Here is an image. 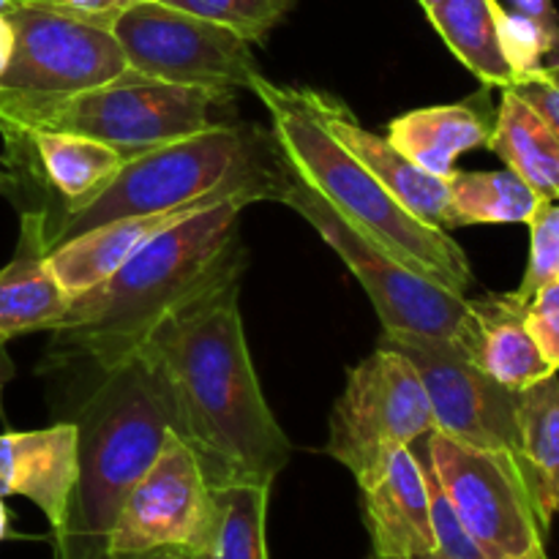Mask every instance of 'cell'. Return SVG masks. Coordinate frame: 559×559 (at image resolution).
Masks as SVG:
<instances>
[{
	"mask_svg": "<svg viewBox=\"0 0 559 559\" xmlns=\"http://www.w3.org/2000/svg\"><path fill=\"white\" fill-rule=\"evenodd\" d=\"M557 374H559V371H557Z\"/></svg>",
	"mask_w": 559,
	"mask_h": 559,
	"instance_id": "42",
	"label": "cell"
},
{
	"mask_svg": "<svg viewBox=\"0 0 559 559\" xmlns=\"http://www.w3.org/2000/svg\"><path fill=\"white\" fill-rule=\"evenodd\" d=\"M11 55H14V27H11L9 16L0 9V76L9 69Z\"/></svg>",
	"mask_w": 559,
	"mask_h": 559,
	"instance_id": "33",
	"label": "cell"
},
{
	"mask_svg": "<svg viewBox=\"0 0 559 559\" xmlns=\"http://www.w3.org/2000/svg\"><path fill=\"white\" fill-rule=\"evenodd\" d=\"M527 559H549V555H546V549H540L538 555H533V557H527Z\"/></svg>",
	"mask_w": 559,
	"mask_h": 559,
	"instance_id": "40",
	"label": "cell"
},
{
	"mask_svg": "<svg viewBox=\"0 0 559 559\" xmlns=\"http://www.w3.org/2000/svg\"><path fill=\"white\" fill-rule=\"evenodd\" d=\"M435 431V413L415 366L399 349L380 347L349 369L331 413L325 453L366 480L399 448Z\"/></svg>",
	"mask_w": 559,
	"mask_h": 559,
	"instance_id": "9",
	"label": "cell"
},
{
	"mask_svg": "<svg viewBox=\"0 0 559 559\" xmlns=\"http://www.w3.org/2000/svg\"><path fill=\"white\" fill-rule=\"evenodd\" d=\"M287 180L289 167L271 131L222 120L200 134L126 158L96 197L47 218V246L52 251L115 218L183 207L205 197L282 200Z\"/></svg>",
	"mask_w": 559,
	"mask_h": 559,
	"instance_id": "4",
	"label": "cell"
},
{
	"mask_svg": "<svg viewBox=\"0 0 559 559\" xmlns=\"http://www.w3.org/2000/svg\"><path fill=\"white\" fill-rule=\"evenodd\" d=\"M112 31L131 74L147 80L238 93L262 74L254 44L240 33L158 0L126 9Z\"/></svg>",
	"mask_w": 559,
	"mask_h": 559,
	"instance_id": "11",
	"label": "cell"
},
{
	"mask_svg": "<svg viewBox=\"0 0 559 559\" xmlns=\"http://www.w3.org/2000/svg\"><path fill=\"white\" fill-rule=\"evenodd\" d=\"M20 194V178L0 162V197H9V200H16Z\"/></svg>",
	"mask_w": 559,
	"mask_h": 559,
	"instance_id": "34",
	"label": "cell"
},
{
	"mask_svg": "<svg viewBox=\"0 0 559 559\" xmlns=\"http://www.w3.org/2000/svg\"><path fill=\"white\" fill-rule=\"evenodd\" d=\"M271 486L213 489V522L200 559H267L265 522Z\"/></svg>",
	"mask_w": 559,
	"mask_h": 559,
	"instance_id": "26",
	"label": "cell"
},
{
	"mask_svg": "<svg viewBox=\"0 0 559 559\" xmlns=\"http://www.w3.org/2000/svg\"><path fill=\"white\" fill-rule=\"evenodd\" d=\"M524 306L513 293L469 298V320L456 342L486 377L513 393L557 374L527 331Z\"/></svg>",
	"mask_w": 559,
	"mask_h": 559,
	"instance_id": "18",
	"label": "cell"
},
{
	"mask_svg": "<svg viewBox=\"0 0 559 559\" xmlns=\"http://www.w3.org/2000/svg\"><path fill=\"white\" fill-rule=\"evenodd\" d=\"M140 355L167 393L173 435L194 453L211 489L273 486L293 445L265 402L246 344L238 278L167 317Z\"/></svg>",
	"mask_w": 559,
	"mask_h": 559,
	"instance_id": "1",
	"label": "cell"
},
{
	"mask_svg": "<svg viewBox=\"0 0 559 559\" xmlns=\"http://www.w3.org/2000/svg\"><path fill=\"white\" fill-rule=\"evenodd\" d=\"M11 377H14V364H11L9 353H5L3 342H0V399H3V388L9 385Z\"/></svg>",
	"mask_w": 559,
	"mask_h": 559,
	"instance_id": "36",
	"label": "cell"
},
{
	"mask_svg": "<svg viewBox=\"0 0 559 559\" xmlns=\"http://www.w3.org/2000/svg\"><path fill=\"white\" fill-rule=\"evenodd\" d=\"M364 524L377 557L435 555L437 538L431 527L429 486L420 459L413 448H399L377 473L360 480Z\"/></svg>",
	"mask_w": 559,
	"mask_h": 559,
	"instance_id": "15",
	"label": "cell"
},
{
	"mask_svg": "<svg viewBox=\"0 0 559 559\" xmlns=\"http://www.w3.org/2000/svg\"><path fill=\"white\" fill-rule=\"evenodd\" d=\"M369 559H442L440 555H424V557H377V555H371Z\"/></svg>",
	"mask_w": 559,
	"mask_h": 559,
	"instance_id": "38",
	"label": "cell"
},
{
	"mask_svg": "<svg viewBox=\"0 0 559 559\" xmlns=\"http://www.w3.org/2000/svg\"><path fill=\"white\" fill-rule=\"evenodd\" d=\"M249 205V197H233L186 218L147 240L98 287L76 295L52 331L41 369L107 374L134 358L167 317L207 289L240 278V213Z\"/></svg>",
	"mask_w": 559,
	"mask_h": 559,
	"instance_id": "2",
	"label": "cell"
},
{
	"mask_svg": "<svg viewBox=\"0 0 559 559\" xmlns=\"http://www.w3.org/2000/svg\"><path fill=\"white\" fill-rule=\"evenodd\" d=\"M511 91L519 93L559 134V60L519 76Z\"/></svg>",
	"mask_w": 559,
	"mask_h": 559,
	"instance_id": "30",
	"label": "cell"
},
{
	"mask_svg": "<svg viewBox=\"0 0 559 559\" xmlns=\"http://www.w3.org/2000/svg\"><path fill=\"white\" fill-rule=\"evenodd\" d=\"M74 424L76 484L63 524L52 533L55 559H109V535L126 495L173 435L167 393L145 355L102 374Z\"/></svg>",
	"mask_w": 559,
	"mask_h": 559,
	"instance_id": "3",
	"label": "cell"
},
{
	"mask_svg": "<svg viewBox=\"0 0 559 559\" xmlns=\"http://www.w3.org/2000/svg\"><path fill=\"white\" fill-rule=\"evenodd\" d=\"M418 3H420V5H424V9H426V11H429V9H435V5H437V3H442V0H418Z\"/></svg>",
	"mask_w": 559,
	"mask_h": 559,
	"instance_id": "39",
	"label": "cell"
},
{
	"mask_svg": "<svg viewBox=\"0 0 559 559\" xmlns=\"http://www.w3.org/2000/svg\"><path fill=\"white\" fill-rule=\"evenodd\" d=\"M109 559H200L189 551H147V555H120Z\"/></svg>",
	"mask_w": 559,
	"mask_h": 559,
	"instance_id": "35",
	"label": "cell"
},
{
	"mask_svg": "<svg viewBox=\"0 0 559 559\" xmlns=\"http://www.w3.org/2000/svg\"><path fill=\"white\" fill-rule=\"evenodd\" d=\"M213 522V489L194 453L175 435L140 475L120 506L109 535V557L189 551L200 557Z\"/></svg>",
	"mask_w": 559,
	"mask_h": 559,
	"instance_id": "12",
	"label": "cell"
},
{
	"mask_svg": "<svg viewBox=\"0 0 559 559\" xmlns=\"http://www.w3.org/2000/svg\"><path fill=\"white\" fill-rule=\"evenodd\" d=\"M524 322L540 355L559 371V278L535 289L524 306Z\"/></svg>",
	"mask_w": 559,
	"mask_h": 559,
	"instance_id": "29",
	"label": "cell"
},
{
	"mask_svg": "<svg viewBox=\"0 0 559 559\" xmlns=\"http://www.w3.org/2000/svg\"><path fill=\"white\" fill-rule=\"evenodd\" d=\"M233 102L235 91L175 85L129 71L109 85L74 96L0 107V136L11 142L38 129L69 131L104 142L131 158L229 120L218 118V112L233 107Z\"/></svg>",
	"mask_w": 559,
	"mask_h": 559,
	"instance_id": "6",
	"label": "cell"
},
{
	"mask_svg": "<svg viewBox=\"0 0 559 559\" xmlns=\"http://www.w3.org/2000/svg\"><path fill=\"white\" fill-rule=\"evenodd\" d=\"M530 227V260L524 271L522 284L513 289L519 300L527 304L535 289L544 284L557 282L559 278V200H544L533 218L527 222Z\"/></svg>",
	"mask_w": 559,
	"mask_h": 559,
	"instance_id": "28",
	"label": "cell"
},
{
	"mask_svg": "<svg viewBox=\"0 0 559 559\" xmlns=\"http://www.w3.org/2000/svg\"><path fill=\"white\" fill-rule=\"evenodd\" d=\"M508 3H511V11H516V14L540 22V25L549 27V31H559V14L555 0H508Z\"/></svg>",
	"mask_w": 559,
	"mask_h": 559,
	"instance_id": "32",
	"label": "cell"
},
{
	"mask_svg": "<svg viewBox=\"0 0 559 559\" xmlns=\"http://www.w3.org/2000/svg\"><path fill=\"white\" fill-rule=\"evenodd\" d=\"M14 55L0 76V107L55 102L129 74L112 22L58 0H5Z\"/></svg>",
	"mask_w": 559,
	"mask_h": 559,
	"instance_id": "7",
	"label": "cell"
},
{
	"mask_svg": "<svg viewBox=\"0 0 559 559\" xmlns=\"http://www.w3.org/2000/svg\"><path fill=\"white\" fill-rule=\"evenodd\" d=\"M47 211H25L14 257L0 267V342L22 333L55 331L71 309V295L49 271Z\"/></svg>",
	"mask_w": 559,
	"mask_h": 559,
	"instance_id": "19",
	"label": "cell"
},
{
	"mask_svg": "<svg viewBox=\"0 0 559 559\" xmlns=\"http://www.w3.org/2000/svg\"><path fill=\"white\" fill-rule=\"evenodd\" d=\"M224 200H233V197H205V200H197L183 207H169V211L156 213H136V216L115 218V222L102 224V227L87 229V233L63 240V243H58L49 251V271L58 278L60 287H63L71 298H76V295L98 287L104 278L112 276V273L118 271L136 249H142L147 240L167 233V229L178 227L186 218L197 216V213L207 211V207L218 205V202Z\"/></svg>",
	"mask_w": 559,
	"mask_h": 559,
	"instance_id": "16",
	"label": "cell"
},
{
	"mask_svg": "<svg viewBox=\"0 0 559 559\" xmlns=\"http://www.w3.org/2000/svg\"><path fill=\"white\" fill-rule=\"evenodd\" d=\"M123 162V153L104 142L47 129L5 142L3 158V164L14 175L25 169L36 178L41 175L44 186H49L63 200L60 211H69L96 197L118 175Z\"/></svg>",
	"mask_w": 559,
	"mask_h": 559,
	"instance_id": "20",
	"label": "cell"
},
{
	"mask_svg": "<svg viewBox=\"0 0 559 559\" xmlns=\"http://www.w3.org/2000/svg\"><path fill=\"white\" fill-rule=\"evenodd\" d=\"M76 484V424L0 435V497H25L47 516L49 527L63 524Z\"/></svg>",
	"mask_w": 559,
	"mask_h": 559,
	"instance_id": "17",
	"label": "cell"
},
{
	"mask_svg": "<svg viewBox=\"0 0 559 559\" xmlns=\"http://www.w3.org/2000/svg\"><path fill=\"white\" fill-rule=\"evenodd\" d=\"M278 202L300 213L320 233V238L342 257L344 265L353 271V276L369 295L382 322V333L459 342L469 320L467 295L415 271L407 262L349 227L293 169H289L287 189Z\"/></svg>",
	"mask_w": 559,
	"mask_h": 559,
	"instance_id": "8",
	"label": "cell"
},
{
	"mask_svg": "<svg viewBox=\"0 0 559 559\" xmlns=\"http://www.w3.org/2000/svg\"><path fill=\"white\" fill-rule=\"evenodd\" d=\"M3 5H5V0H0V9H3Z\"/></svg>",
	"mask_w": 559,
	"mask_h": 559,
	"instance_id": "41",
	"label": "cell"
},
{
	"mask_svg": "<svg viewBox=\"0 0 559 559\" xmlns=\"http://www.w3.org/2000/svg\"><path fill=\"white\" fill-rule=\"evenodd\" d=\"M251 93L271 112V134L287 167L309 183L344 222L415 271L467 295L475 276L448 229L407 211L306 107L300 87L257 76Z\"/></svg>",
	"mask_w": 559,
	"mask_h": 559,
	"instance_id": "5",
	"label": "cell"
},
{
	"mask_svg": "<svg viewBox=\"0 0 559 559\" xmlns=\"http://www.w3.org/2000/svg\"><path fill=\"white\" fill-rule=\"evenodd\" d=\"M489 151L544 200H559V134L511 87L502 91Z\"/></svg>",
	"mask_w": 559,
	"mask_h": 559,
	"instance_id": "23",
	"label": "cell"
},
{
	"mask_svg": "<svg viewBox=\"0 0 559 559\" xmlns=\"http://www.w3.org/2000/svg\"><path fill=\"white\" fill-rule=\"evenodd\" d=\"M380 344L399 349L415 366L435 413V431L516 456L519 393L497 385L453 342L382 333Z\"/></svg>",
	"mask_w": 559,
	"mask_h": 559,
	"instance_id": "13",
	"label": "cell"
},
{
	"mask_svg": "<svg viewBox=\"0 0 559 559\" xmlns=\"http://www.w3.org/2000/svg\"><path fill=\"white\" fill-rule=\"evenodd\" d=\"M516 424L519 469L533 497L535 513L549 533L551 522L559 516V374L519 391Z\"/></svg>",
	"mask_w": 559,
	"mask_h": 559,
	"instance_id": "22",
	"label": "cell"
},
{
	"mask_svg": "<svg viewBox=\"0 0 559 559\" xmlns=\"http://www.w3.org/2000/svg\"><path fill=\"white\" fill-rule=\"evenodd\" d=\"M306 107L311 109L317 120L407 207L420 222L431 224L451 233V207H448V180L437 175L424 173L415 167L396 145H391L388 136L374 134L360 120L353 109L336 98L333 93L314 91V87H300Z\"/></svg>",
	"mask_w": 559,
	"mask_h": 559,
	"instance_id": "14",
	"label": "cell"
},
{
	"mask_svg": "<svg viewBox=\"0 0 559 559\" xmlns=\"http://www.w3.org/2000/svg\"><path fill=\"white\" fill-rule=\"evenodd\" d=\"M5 538H11V513L9 508H5L3 497H0V544H3Z\"/></svg>",
	"mask_w": 559,
	"mask_h": 559,
	"instance_id": "37",
	"label": "cell"
},
{
	"mask_svg": "<svg viewBox=\"0 0 559 559\" xmlns=\"http://www.w3.org/2000/svg\"><path fill=\"white\" fill-rule=\"evenodd\" d=\"M544 197L535 194L511 169L456 173L448 178L451 229L473 224H527Z\"/></svg>",
	"mask_w": 559,
	"mask_h": 559,
	"instance_id": "25",
	"label": "cell"
},
{
	"mask_svg": "<svg viewBox=\"0 0 559 559\" xmlns=\"http://www.w3.org/2000/svg\"><path fill=\"white\" fill-rule=\"evenodd\" d=\"M58 3L69 5V9L82 11V14L102 16V20L115 22L126 9L142 3V0H58Z\"/></svg>",
	"mask_w": 559,
	"mask_h": 559,
	"instance_id": "31",
	"label": "cell"
},
{
	"mask_svg": "<svg viewBox=\"0 0 559 559\" xmlns=\"http://www.w3.org/2000/svg\"><path fill=\"white\" fill-rule=\"evenodd\" d=\"M158 3L205 16L240 33L246 41L262 44L298 0H158Z\"/></svg>",
	"mask_w": 559,
	"mask_h": 559,
	"instance_id": "27",
	"label": "cell"
},
{
	"mask_svg": "<svg viewBox=\"0 0 559 559\" xmlns=\"http://www.w3.org/2000/svg\"><path fill=\"white\" fill-rule=\"evenodd\" d=\"M424 440L429 467L480 555L527 559L546 549V530L513 453L467 445L440 431Z\"/></svg>",
	"mask_w": 559,
	"mask_h": 559,
	"instance_id": "10",
	"label": "cell"
},
{
	"mask_svg": "<svg viewBox=\"0 0 559 559\" xmlns=\"http://www.w3.org/2000/svg\"><path fill=\"white\" fill-rule=\"evenodd\" d=\"M497 112L489 109V98H467L459 104L413 109L388 123V140L396 145L415 167L448 180L456 173L459 156L489 147Z\"/></svg>",
	"mask_w": 559,
	"mask_h": 559,
	"instance_id": "21",
	"label": "cell"
},
{
	"mask_svg": "<svg viewBox=\"0 0 559 559\" xmlns=\"http://www.w3.org/2000/svg\"><path fill=\"white\" fill-rule=\"evenodd\" d=\"M502 11L500 0H442L426 11V16L484 87L506 91L516 82V71L502 47Z\"/></svg>",
	"mask_w": 559,
	"mask_h": 559,
	"instance_id": "24",
	"label": "cell"
}]
</instances>
